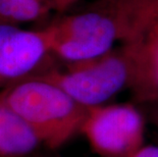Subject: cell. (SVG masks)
<instances>
[{"label":"cell","mask_w":158,"mask_h":157,"mask_svg":"<svg viewBox=\"0 0 158 157\" xmlns=\"http://www.w3.org/2000/svg\"><path fill=\"white\" fill-rule=\"evenodd\" d=\"M0 101L21 118L42 145L57 149L81 133L88 108L46 80L30 76L0 91Z\"/></svg>","instance_id":"cell-1"},{"label":"cell","mask_w":158,"mask_h":157,"mask_svg":"<svg viewBox=\"0 0 158 157\" xmlns=\"http://www.w3.org/2000/svg\"><path fill=\"white\" fill-rule=\"evenodd\" d=\"M129 60V87L140 101H158V0H104Z\"/></svg>","instance_id":"cell-2"},{"label":"cell","mask_w":158,"mask_h":157,"mask_svg":"<svg viewBox=\"0 0 158 157\" xmlns=\"http://www.w3.org/2000/svg\"><path fill=\"white\" fill-rule=\"evenodd\" d=\"M53 83L87 108L103 105L129 86L131 68L122 49L91 60L66 63L64 68L47 66L32 76Z\"/></svg>","instance_id":"cell-3"},{"label":"cell","mask_w":158,"mask_h":157,"mask_svg":"<svg viewBox=\"0 0 158 157\" xmlns=\"http://www.w3.org/2000/svg\"><path fill=\"white\" fill-rule=\"evenodd\" d=\"M42 32L50 54L66 63L98 58L119 41L115 19L103 7L57 19Z\"/></svg>","instance_id":"cell-4"},{"label":"cell","mask_w":158,"mask_h":157,"mask_svg":"<svg viewBox=\"0 0 158 157\" xmlns=\"http://www.w3.org/2000/svg\"><path fill=\"white\" fill-rule=\"evenodd\" d=\"M81 133L101 157H130L145 145L143 115L127 103L88 108Z\"/></svg>","instance_id":"cell-5"},{"label":"cell","mask_w":158,"mask_h":157,"mask_svg":"<svg viewBox=\"0 0 158 157\" xmlns=\"http://www.w3.org/2000/svg\"><path fill=\"white\" fill-rule=\"evenodd\" d=\"M50 56L42 30L31 31L0 21V89L43 71Z\"/></svg>","instance_id":"cell-6"},{"label":"cell","mask_w":158,"mask_h":157,"mask_svg":"<svg viewBox=\"0 0 158 157\" xmlns=\"http://www.w3.org/2000/svg\"><path fill=\"white\" fill-rule=\"evenodd\" d=\"M40 145L34 131L0 101V157H31Z\"/></svg>","instance_id":"cell-7"},{"label":"cell","mask_w":158,"mask_h":157,"mask_svg":"<svg viewBox=\"0 0 158 157\" xmlns=\"http://www.w3.org/2000/svg\"><path fill=\"white\" fill-rule=\"evenodd\" d=\"M54 11L43 0H0V21L19 26L44 21Z\"/></svg>","instance_id":"cell-8"},{"label":"cell","mask_w":158,"mask_h":157,"mask_svg":"<svg viewBox=\"0 0 158 157\" xmlns=\"http://www.w3.org/2000/svg\"><path fill=\"white\" fill-rule=\"evenodd\" d=\"M130 157H158V146L143 145Z\"/></svg>","instance_id":"cell-9"},{"label":"cell","mask_w":158,"mask_h":157,"mask_svg":"<svg viewBox=\"0 0 158 157\" xmlns=\"http://www.w3.org/2000/svg\"><path fill=\"white\" fill-rule=\"evenodd\" d=\"M61 1L64 3V5L66 6V8H68L69 5H72L73 2L77 1V0H61Z\"/></svg>","instance_id":"cell-10"},{"label":"cell","mask_w":158,"mask_h":157,"mask_svg":"<svg viewBox=\"0 0 158 157\" xmlns=\"http://www.w3.org/2000/svg\"><path fill=\"white\" fill-rule=\"evenodd\" d=\"M31 157H38V156H35V155H33V156H31Z\"/></svg>","instance_id":"cell-11"},{"label":"cell","mask_w":158,"mask_h":157,"mask_svg":"<svg viewBox=\"0 0 158 157\" xmlns=\"http://www.w3.org/2000/svg\"><path fill=\"white\" fill-rule=\"evenodd\" d=\"M157 123H158V121H157Z\"/></svg>","instance_id":"cell-12"}]
</instances>
